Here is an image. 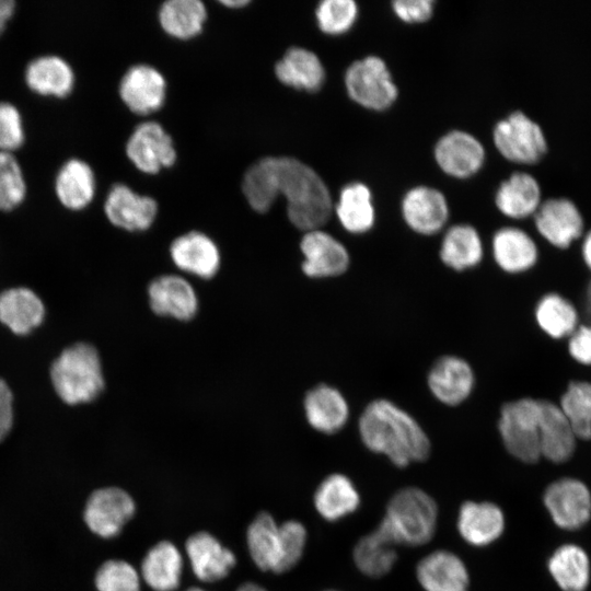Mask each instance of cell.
<instances>
[{
	"label": "cell",
	"mask_w": 591,
	"mask_h": 591,
	"mask_svg": "<svg viewBox=\"0 0 591 591\" xmlns=\"http://www.w3.org/2000/svg\"><path fill=\"white\" fill-rule=\"evenodd\" d=\"M253 188L262 202L271 207L281 194L291 223L305 232L318 230L331 218L333 201L321 176L296 158L267 157L255 163Z\"/></svg>",
	"instance_id": "1"
},
{
	"label": "cell",
	"mask_w": 591,
	"mask_h": 591,
	"mask_svg": "<svg viewBox=\"0 0 591 591\" xmlns=\"http://www.w3.org/2000/svg\"><path fill=\"white\" fill-rule=\"evenodd\" d=\"M363 444L383 454L398 467L420 462L430 453V441L421 426L406 410L385 398L372 401L359 419Z\"/></svg>",
	"instance_id": "2"
},
{
	"label": "cell",
	"mask_w": 591,
	"mask_h": 591,
	"mask_svg": "<svg viewBox=\"0 0 591 591\" xmlns=\"http://www.w3.org/2000/svg\"><path fill=\"white\" fill-rule=\"evenodd\" d=\"M47 374L55 397L70 408L94 403L106 387L101 354L88 340L65 346L50 361Z\"/></svg>",
	"instance_id": "3"
},
{
	"label": "cell",
	"mask_w": 591,
	"mask_h": 591,
	"mask_svg": "<svg viewBox=\"0 0 591 591\" xmlns=\"http://www.w3.org/2000/svg\"><path fill=\"white\" fill-rule=\"evenodd\" d=\"M438 508L422 489L406 487L390 499L380 528L396 545L419 546L434 535Z\"/></svg>",
	"instance_id": "4"
},
{
	"label": "cell",
	"mask_w": 591,
	"mask_h": 591,
	"mask_svg": "<svg viewBox=\"0 0 591 591\" xmlns=\"http://www.w3.org/2000/svg\"><path fill=\"white\" fill-rule=\"evenodd\" d=\"M540 401L520 398L501 407L499 432L507 451L524 463H534L541 455Z\"/></svg>",
	"instance_id": "5"
},
{
	"label": "cell",
	"mask_w": 591,
	"mask_h": 591,
	"mask_svg": "<svg viewBox=\"0 0 591 591\" xmlns=\"http://www.w3.org/2000/svg\"><path fill=\"white\" fill-rule=\"evenodd\" d=\"M345 86L354 102L372 111L389 108L398 95L385 61L378 56L355 60L345 72Z\"/></svg>",
	"instance_id": "6"
},
{
	"label": "cell",
	"mask_w": 591,
	"mask_h": 591,
	"mask_svg": "<svg viewBox=\"0 0 591 591\" xmlns=\"http://www.w3.org/2000/svg\"><path fill=\"white\" fill-rule=\"evenodd\" d=\"M493 138L501 155L515 163H535L547 149L541 127L522 112H513L498 121Z\"/></svg>",
	"instance_id": "7"
},
{
	"label": "cell",
	"mask_w": 591,
	"mask_h": 591,
	"mask_svg": "<svg viewBox=\"0 0 591 591\" xmlns=\"http://www.w3.org/2000/svg\"><path fill=\"white\" fill-rule=\"evenodd\" d=\"M46 318V303L33 288L20 285L0 291V325L12 336H32Z\"/></svg>",
	"instance_id": "8"
},
{
	"label": "cell",
	"mask_w": 591,
	"mask_h": 591,
	"mask_svg": "<svg viewBox=\"0 0 591 591\" xmlns=\"http://www.w3.org/2000/svg\"><path fill=\"white\" fill-rule=\"evenodd\" d=\"M132 498L117 487L93 491L86 500L83 519L89 530L103 538L116 536L135 513Z\"/></svg>",
	"instance_id": "9"
},
{
	"label": "cell",
	"mask_w": 591,
	"mask_h": 591,
	"mask_svg": "<svg viewBox=\"0 0 591 591\" xmlns=\"http://www.w3.org/2000/svg\"><path fill=\"white\" fill-rule=\"evenodd\" d=\"M544 505L554 523L564 530H578L591 518V493L576 478L553 482L543 496Z\"/></svg>",
	"instance_id": "10"
},
{
	"label": "cell",
	"mask_w": 591,
	"mask_h": 591,
	"mask_svg": "<svg viewBox=\"0 0 591 591\" xmlns=\"http://www.w3.org/2000/svg\"><path fill=\"white\" fill-rule=\"evenodd\" d=\"M126 153L138 170L148 174L170 167L176 160L171 136L155 121L136 127L127 141Z\"/></svg>",
	"instance_id": "11"
},
{
	"label": "cell",
	"mask_w": 591,
	"mask_h": 591,
	"mask_svg": "<svg viewBox=\"0 0 591 591\" xmlns=\"http://www.w3.org/2000/svg\"><path fill=\"white\" fill-rule=\"evenodd\" d=\"M300 248L304 257L302 270L309 277H335L349 267L350 257L345 245L320 229L305 232Z\"/></svg>",
	"instance_id": "12"
},
{
	"label": "cell",
	"mask_w": 591,
	"mask_h": 591,
	"mask_svg": "<svg viewBox=\"0 0 591 591\" xmlns=\"http://www.w3.org/2000/svg\"><path fill=\"white\" fill-rule=\"evenodd\" d=\"M434 159L445 174L456 178H467L483 166L485 149L473 135L462 130H452L438 140L434 147Z\"/></svg>",
	"instance_id": "13"
},
{
	"label": "cell",
	"mask_w": 591,
	"mask_h": 591,
	"mask_svg": "<svg viewBox=\"0 0 591 591\" xmlns=\"http://www.w3.org/2000/svg\"><path fill=\"white\" fill-rule=\"evenodd\" d=\"M166 83L155 68L136 65L127 70L119 83V95L125 105L138 115H148L162 107Z\"/></svg>",
	"instance_id": "14"
},
{
	"label": "cell",
	"mask_w": 591,
	"mask_h": 591,
	"mask_svg": "<svg viewBox=\"0 0 591 591\" xmlns=\"http://www.w3.org/2000/svg\"><path fill=\"white\" fill-rule=\"evenodd\" d=\"M104 211L113 225L130 232L143 231L155 220L158 204L125 184H116L108 192Z\"/></svg>",
	"instance_id": "15"
},
{
	"label": "cell",
	"mask_w": 591,
	"mask_h": 591,
	"mask_svg": "<svg viewBox=\"0 0 591 591\" xmlns=\"http://www.w3.org/2000/svg\"><path fill=\"white\" fill-rule=\"evenodd\" d=\"M402 213L413 231L432 235L447 223L449 207L440 190L429 186H416L403 197Z\"/></svg>",
	"instance_id": "16"
},
{
	"label": "cell",
	"mask_w": 591,
	"mask_h": 591,
	"mask_svg": "<svg viewBox=\"0 0 591 591\" xmlns=\"http://www.w3.org/2000/svg\"><path fill=\"white\" fill-rule=\"evenodd\" d=\"M475 375L470 363L456 356L439 358L428 373L432 395L448 406L463 403L472 393Z\"/></svg>",
	"instance_id": "17"
},
{
	"label": "cell",
	"mask_w": 591,
	"mask_h": 591,
	"mask_svg": "<svg viewBox=\"0 0 591 591\" xmlns=\"http://www.w3.org/2000/svg\"><path fill=\"white\" fill-rule=\"evenodd\" d=\"M149 302L152 311L179 321L193 318L198 299L193 286L177 275H163L149 285Z\"/></svg>",
	"instance_id": "18"
},
{
	"label": "cell",
	"mask_w": 591,
	"mask_h": 591,
	"mask_svg": "<svg viewBox=\"0 0 591 591\" xmlns=\"http://www.w3.org/2000/svg\"><path fill=\"white\" fill-rule=\"evenodd\" d=\"M174 265L190 275L209 279L220 267V252L206 234L192 231L176 237L170 247Z\"/></svg>",
	"instance_id": "19"
},
{
	"label": "cell",
	"mask_w": 591,
	"mask_h": 591,
	"mask_svg": "<svg viewBox=\"0 0 591 591\" xmlns=\"http://www.w3.org/2000/svg\"><path fill=\"white\" fill-rule=\"evenodd\" d=\"M417 580L425 591H467L470 576L463 560L450 551H434L419 560Z\"/></svg>",
	"instance_id": "20"
},
{
	"label": "cell",
	"mask_w": 591,
	"mask_h": 591,
	"mask_svg": "<svg viewBox=\"0 0 591 591\" xmlns=\"http://www.w3.org/2000/svg\"><path fill=\"white\" fill-rule=\"evenodd\" d=\"M535 224L538 232L557 247L569 246L580 236L583 228L579 210L565 198L548 199L540 205Z\"/></svg>",
	"instance_id": "21"
},
{
	"label": "cell",
	"mask_w": 591,
	"mask_h": 591,
	"mask_svg": "<svg viewBox=\"0 0 591 591\" xmlns=\"http://www.w3.org/2000/svg\"><path fill=\"white\" fill-rule=\"evenodd\" d=\"M456 525L466 543L482 547L500 537L505 530V515L493 502L466 501L459 510Z\"/></svg>",
	"instance_id": "22"
},
{
	"label": "cell",
	"mask_w": 591,
	"mask_h": 591,
	"mask_svg": "<svg viewBox=\"0 0 591 591\" xmlns=\"http://www.w3.org/2000/svg\"><path fill=\"white\" fill-rule=\"evenodd\" d=\"M541 455L554 463L568 461L576 448V434L560 406L540 401Z\"/></svg>",
	"instance_id": "23"
},
{
	"label": "cell",
	"mask_w": 591,
	"mask_h": 591,
	"mask_svg": "<svg viewBox=\"0 0 591 591\" xmlns=\"http://www.w3.org/2000/svg\"><path fill=\"white\" fill-rule=\"evenodd\" d=\"M186 553L196 577L206 582L224 578L235 565V556L211 534L199 532L186 542Z\"/></svg>",
	"instance_id": "24"
},
{
	"label": "cell",
	"mask_w": 591,
	"mask_h": 591,
	"mask_svg": "<svg viewBox=\"0 0 591 591\" xmlns=\"http://www.w3.org/2000/svg\"><path fill=\"white\" fill-rule=\"evenodd\" d=\"M304 412L309 424L323 433L339 431L349 418L346 398L327 384H320L306 393Z\"/></svg>",
	"instance_id": "25"
},
{
	"label": "cell",
	"mask_w": 591,
	"mask_h": 591,
	"mask_svg": "<svg viewBox=\"0 0 591 591\" xmlns=\"http://www.w3.org/2000/svg\"><path fill=\"white\" fill-rule=\"evenodd\" d=\"M277 79L290 88L315 92L325 80V69L320 58L313 51L292 47L276 63Z\"/></svg>",
	"instance_id": "26"
},
{
	"label": "cell",
	"mask_w": 591,
	"mask_h": 591,
	"mask_svg": "<svg viewBox=\"0 0 591 591\" xmlns=\"http://www.w3.org/2000/svg\"><path fill=\"white\" fill-rule=\"evenodd\" d=\"M25 81L32 91L40 95L65 97L73 88L74 76L70 65L61 57L46 55L27 65Z\"/></svg>",
	"instance_id": "27"
},
{
	"label": "cell",
	"mask_w": 591,
	"mask_h": 591,
	"mask_svg": "<svg viewBox=\"0 0 591 591\" xmlns=\"http://www.w3.org/2000/svg\"><path fill=\"white\" fill-rule=\"evenodd\" d=\"M55 192L67 209L85 208L95 194V176L91 166L79 159L68 160L57 173Z\"/></svg>",
	"instance_id": "28"
},
{
	"label": "cell",
	"mask_w": 591,
	"mask_h": 591,
	"mask_svg": "<svg viewBox=\"0 0 591 591\" xmlns=\"http://www.w3.org/2000/svg\"><path fill=\"white\" fill-rule=\"evenodd\" d=\"M493 254L497 265L507 273H521L536 262L537 250L534 241L524 231L506 227L493 237Z\"/></svg>",
	"instance_id": "29"
},
{
	"label": "cell",
	"mask_w": 591,
	"mask_h": 591,
	"mask_svg": "<svg viewBox=\"0 0 591 591\" xmlns=\"http://www.w3.org/2000/svg\"><path fill=\"white\" fill-rule=\"evenodd\" d=\"M540 199L541 192L535 178L528 173L515 172L500 184L495 202L505 216L522 219L536 212Z\"/></svg>",
	"instance_id": "30"
},
{
	"label": "cell",
	"mask_w": 591,
	"mask_h": 591,
	"mask_svg": "<svg viewBox=\"0 0 591 591\" xmlns=\"http://www.w3.org/2000/svg\"><path fill=\"white\" fill-rule=\"evenodd\" d=\"M314 505L324 519L336 521L358 509L360 495L350 478L343 474H332L317 487Z\"/></svg>",
	"instance_id": "31"
},
{
	"label": "cell",
	"mask_w": 591,
	"mask_h": 591,
	"mask_svg": "<svg viewBox=\"0 0 591 591\" xmlns=\"http://www.w3.org/2000/svg\"><path fill=\"white\" fill-rule=\"evenodd\" d=\"M335 211L346 231L354 234L368 232L375 220L371 190L360 182L347 184L339 193Z\"/></svg>",
	"instance_id": "32"
},
{
	"label": "cell",
	"mask_w": 591,
	"mask_h": 591,
	"mask_svg": "<svg viewBox=\"0 0 591 591\" xmlns=\"http://www.w3.org/2000/svg\"><path fill=\"white\" fill-rule=\"evenodd\" d=\"M483 255V242L474 227L456 224L445 232L440 247V258L445 266L465 270L478 265Z\"/></svg>",
	"instance_id": "33"
},
{
	"label": "cell",
	"mask_w": 591,
	"mask_h": 591,
	"mask_svg": "<svg viewBox=\"0 0 591 591\" xmlns=\"http://www.w3.org/2000/svg\"><path fill=\"white\" fill-rule=\"evenodd\" d=\"M182 567V555L175 545L160 542L143 558L141 573L153 590L172 591L178 587Z\"/></svg>",
	"instance_id": "34"
},
{
	"label": "cell",
	"mask_w": 591,
	"mask_h": 591,
	"mask_svg": "<svg viewBox=\"0 0 591 591\" xmlns=\"http://www.w3.org/2000/svg\"><path fill=\"white\" fill-rule=\"evenodd\" d=\"M547 568L563 591H584L589 584V557L576 544L559 546L549 557Z\"/></svg>",
	"instance_id": "35"
},
{
	"label": "cell",
	"mask_w": 591,
	"mask_h": 591,
	"mask_svg": "<svg viewBox=\"0 0 591 591\" xmlns=\"http://www.w3.org/2000/svg\"><path fill=\"white\" fill-rule=\"evenodd\" d=\"M395 546V542L379 526L358 541L352 558L366 576L382 577L393 568L397 559Z\"/></svg>",
	"instance_id": "36"
},
{
	"label": "cell",
	"mask_w": 591,
	"mask_h": 591,
	"mask_svg": "<svg viewBox=\"0 0 591 591\" xmlns=\"http://www.w3.org/2000/svg\"><path fill=\"white\" fill-rule=\"evenodd\" d=\"M206 19V7L199 0H170L162 4L159 12L162 28L178 39L199 34Z\"/></svg>",
	"instance_id": "37"
},
{
	"label": "cell",
	"mask_w": 591,
	"mask_h": 591,
	"mask_svg": "<svg viewBox=\"0 0 591 591\" xmlns=\"http://www.w3.org/2000/svg\"><path fill=\"white\" fill-rule=\"evenodd\" d=\"M247 546L253 561L262 570L276 571L279 558V525L268 513L258 514L247 530Z\"/></svg>",
	"instance_id": "38"
},
{
	"label": "cell",
	"mask_w": 591,
	"mask_h": 591,
	"mask_svg": "<svg viewBox=\"0 0 591 591\" xmlns=\"http://www.w3.org/2000/svg\"><path fill=\"white\" fill-rule=\"evenodd\" d=\"M540 327L554 338L571 334L577 325L575 308L563 297L549 293L543 297L535 310Z\"/></svg>",
	"instance_id": "39"
},
{
	"label": "cell",
	"mask_w": 591,
	"mask_h": 591,
	"mask_svg": "<svg viewBox=\"0 0 591 591\" xmlns=\"http://www.w3.org/2000/svg\"><path fill=\"white\" fill-rule=\"evenodd\" d=\"M560 408L577 438L591 439V383L572 382L564 393Z\"/></svg>",
	"instance_id": "40"
},
{
	"label": "cell",
	"mask_w": 591,
	"mask_h": 591,
	"mask_svg": "<svg viewBox=\"0 0 591 591\" xmlns=\"http://www.w3.org/2000/svg\"><path fill=\"white\" fill-rule=\"evenodd\" d=\"M25 194L26 183L18 160L11 152L0 151V210H13Z\"/></svg>",
	"instance_id": "41"
},
{
	"label": "cell",
	"mask_w": 591,
	"mask_h": 591,
	"mask_svg": "<svg viewBox=\"0 0 591 591\" xmlns=\"http://www.w3.org/2000/svg\"><path fill=\"white\" fill-rule=\"evenodd\" d=\"M320 30L329 35H340L351 28L358 16L354 0H324L315 10Z\"/></svg>",
	"instance_id": "42"
},
{
	"label": "cell",
	"mask_w": 591,
	"mask_h": 591,
	"mask_svg": "<svg viewBox=\"0 0 591 591\" xmlns=\"http://www.w3.org/2000/svg\"><path fill=\"white\" fill-rule=\"evenodd\" d=\"M95 587L97 591H140V579L130 564L111 559L97 569Z\"/></svg>",
	"instance_id": "43"
},
{
	"label": "cell",
	"mask_w": 591,
	"mask_h": 591,
	"mask_svg": "<svg viewBox=\"0 0 591 591\" xmlns=\"http://www.w3.org/2000/svg\"><path fill=\"white\" fill-rule=\"evenodd\" d=\"M279 558L275 572L287 571L299 561L304 551L306 531L298 521H287L279 525Z\"/></svg>",
	"instance_id": "44"
},
{
	"label": "cell",
	"mask_w": 591,
	"mask_h": 591,
	"mask_svg": "<svg viewBox=\"0 0 591 591\" xmlns=\"http://www.w3.org/2000/svg\"><path fill=\"white\" fill-rule=\"evenodd\" d=\"M24 129L18 108L0 102V151L11 152L24 142Z\"/></svg>",
	"instance_id": "45"
},
{
	"label": "cell",
	"mask_w": 591,
	"mask_h": 591,
	"mask_svg": "<svg viewBox=\"0 0 591 591\" xmlns=\"http://www.w3.org/2000/svg\"><path fill=\"white\" fill-rule=\"evenodd\" d=\"M15 424V393L9 382L0 376V444L11 436Z\"/></svg>",
	"instance_id": "46"
},
{
	"label": "cell",
	"mask_w": 591,
	"mask_h": 591,
	"mask_svg": "<svg viewBox=\"0 0 591 591\" xmlns=\"http://www.w3.org/2000/svg\"><path fill=\"white\" fill-rule=\"evenodd\" d=\"M432 0H395L392 2L394 13L406 23H422L433 13Z\"/></svg>",
	"instance_id": "47"
},
{
	"label": "cell",
	"mask_w": 591,
	"mask_h": 591,
	"mask_svg": "<svg viewBox=\"0 0 591 591\" xmlns=\"http://www.w3.org/2000/svg\"><path fill=\"white\" fill-rule=\"evenodd\" d=\"M569 352L577 361L591 366V326H581L572 334Z\"/></svg>",
	"instance_id": "48"
},
{
	"label": "cell",
	"mask_w": 591,
	"mask_h": 591,
	"mask_svg": "<svg viewBox=\"0 0 591 591\" xmlns=\"http://www.w3.org/2000/svg\"><path fill=\"white\" fill-rule=\"evenodd\" d=\"M15 10L13 0H0V34L5 28L8 21L11 19Z\"/></svg>",
	"instance_id": "49"
},
{
	"label": "cell",
	"mask_w": 591,
	"mask_h": 591,
	"mask_svg": "<svg viewBox=\"0 0 591 591\" xmlns=\"http://www.w3.org/2000/svg\"><path fill=\"white\" fill-rule=\"evenodd\" d=\"M582 254L587 265L591 269V231L588 233L583 242Z\"/></svg>",
	"instance_id": "50"
},
{
	"label": "cell",
	"mask_w": 591,
	"mask_h": 591,
	"mask_svg": "<svg viewBox=\"0 0 591 591\" xmlns=\"http://www.w3.org/2000/svg\"><path fill=\"white\" fill-rule=\"evenodd\" d=\"M221 4L225 5V7H229V8H242L246 4L250 3L248 0H223V1H220Z\"/></svg>",
	"instance_id": "51"
},
{
	"label": "cell",
	"mask_w": 591,
	"mask_h": 591,
	"mask_svg": "<svg viewBox=\"0 0 591 591\" xmlns=\"http://www.w3.org/2000/svg\"><path fill=\"white\" fill-rule=\"evenodd\" d=\"M237 591H266V590L254 583H245Z\"/></svg>",
	"instance_id": "52"
},
{
	"label": "cell",
	"mask_w": 591,
	"mask_h": 591,
	"mask_svg": "<svg viewBox=\"0 0 591 591\" xmlns=\"http://www.w3.org/2000/svg\"><path fill=\"white\" fill-rule=\"evenodd\" d=\"M588 309H589V312L591 314V283H590L589 289H588Z\"/></svg>",
	"instance_id": "53"
},
{
	"label": "cell",
	"mask_w": 591,
	"mask_h": 591,
	"mask_svg": "<svg viewBox=\"0 0 591 591\" xmlns=\"http://www.w3.org/2000/svg\"><path fill=\"white\" fill-rule=\"evenodd\" d=\"M186 591H205V590L199 589V588H190V589H188V590H186Z\"/></svg>",
	"instance_id": "54"
}]
</instances>
